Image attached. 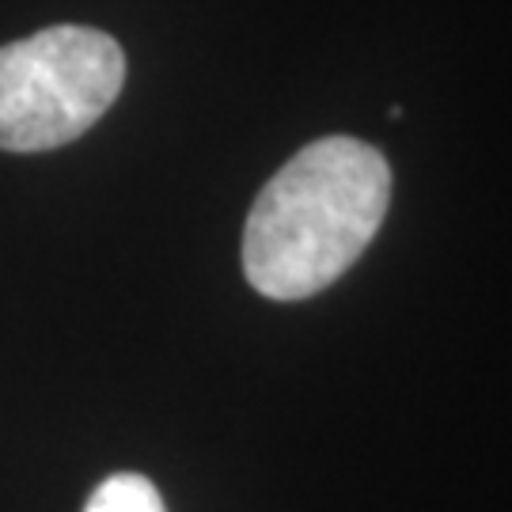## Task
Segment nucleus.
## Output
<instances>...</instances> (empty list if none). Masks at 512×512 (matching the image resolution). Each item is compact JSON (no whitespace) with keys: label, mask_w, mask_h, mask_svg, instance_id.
Instances as JSON below:
<instances>
[{"label":"nucleus","mask_w":512,"mask_h":512,"mask_svg":"<svg viewBox=\"0 0 512 512\" xmlns=\"http://www.w3.org/2000/svg\"><path fill=\"white\" fill-rule=\"evenodd\" d=\"M391 202V167L357 137L300 148L251 205L243 274L270 300L323 293L365 255Z\"/></svg>","instance_id":"obj_1"},{"label":"nucleus","mask_w":512,"mask_h":512,"mask_svg":"<svg viewBox=\"0 0 512 512\" xmlns=\"http://www.w3.org/2000/svg\"><path fill=\"white\" fill-rule=\"evenodd\" d=\"M84 512H167L160 490L145 475H110L95 486Z\"/></svg>","instance_id":"obj_3"},{"label":"nucleus","mask_w":512,"mask_h":512,"mask_svg":"<svg viewBox=\"0 0 512 512\" xmlns=\"http://www.w3.org/2000/svg\"><path fill=\"white\" fill-rule=\"evenodd\" d=\"M126 84V54L95 27H46L0 46V148L50 152L84 137Z\"/></svg>","instance_id":"obj_2"}]
</instances>
